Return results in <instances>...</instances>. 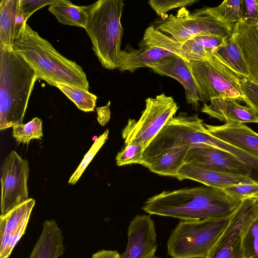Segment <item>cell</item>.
I'll list each match as a JSON object with an SVG mask.
<instances>
[{"label":"cell","instance_id":"obj_28","mask_svg":"<svg viewBox=\"0 0 258 258\" xmlns=\"http://www.w3.org/2000/svg\"><path fill=\"white\" fill-rule=\"evenodd\" d=\"M12 136L18 144H28L33 139L41 140L42 121L38 117H34L26 124L19 123L13 127Z\"/></svg>","mask_w":258,"mask_h":258},{"label":"cell","instance_id":"obj_35","mask_svg":"<svg viewBox=\"0 0 258 258\" xmlns=\"http://www.w3.org/2000/svg\"><path fill=\"white\" fill-rule=\"evenodd\" d=\"M241 21L249 25H258V0H242Z\"/></svg>","mask_w":258,"mask_h":258},{"label":"cell","instance_id":"obj_15","mask_svg":"<svg viewBox=\"0 0 258 258\" xmlns=\"http://www.w3.org/2000/svg\"><path fill=\"white\" fill-rule=\"evenodd\" d=\"M208 134L213 137L258 155V134L245 124L227 122L221 125L204 123Z\"/></svg>","mask_w":258,"mask_h":258},{"label":"cell","instance_id":"obj_22","mask_svg":"<svg viewBox=\"0 0 258 258\" xmlns=\"http://www.w3.org/2000/svg\"><path fill=\"white\" fill-rule=\"evenodd\" d=\"M63 236L53 220L43 222L42 230L29 258H58L64 254Z\"/></svg>","mask_w":258,"mask_h":258},{"label":"cell","instance_id":"obj_18","mask_svg":"<svg viewBox=\"0 0 258 258\" xmlns=\"http://www.w3.org/2000/svg\"><path fill=\"white\" fill-rule=\"evenodd\" d=\"M176 178L179 180L190 179L206 186L221 189L240 183L255 182L247 176L222 173L187 163H184L179 169Z\"/></svg>","mask_w":258,"mask_h":258},{"label":"cell","instance_id":"obj_14","mask_svg":"<svg viewBox=\"0 0 258 258\" xmlns=\"http://www.w3.org/2000/svg\"><path fill=\"white\" fill-rule=\"evenodd\" d=\"M155 73L177 80L183 86L186 101L198 110L199 102H203L200 89L190 67L189 60L176 55L158 64L149 66Z\"/></svg>","mask_w":258,"mask_h":258},{"label":"cell","instance_id":"obj_38","mask_svg":"<svg viewBox=\"0 0 258 258\" xmlns=\"http://www.w3.org/2000/svg\"><path fill=\"white\" fill-rule=\"evenodd\" d=\"M110 102L109 101L107 104L104 106L96 108L98 123L102 126L105 125L110 118Z\"/></svg>","mask_w":258,"mask_h":258},{"label":"cell","instance_id":"obj_33","mask_svg":"<svg viewBox=\"0 0 258 258\" xmlns=\"http://www.w3.org/2000/svg\"><path fill=\"white\" fill-rule=\"evenodd\" d=\"M239 84L243 101L253 110L258 117V85L247 78L240 79Z\"/></svg>","mask_w":258,"mask_h":258},{"label":"cell","instance_id":"obj_13","mask_svg":"<svg viewBox=\"0 0 258 258\" xmlns=\"http://www.w3.org/2000/svg\"><path fill=\"white\" fill-rule=\"evenodd\" d=\"M35 200L29 198L9 213L0 216V258H9L25 233Z\"/></svg>","mask_w":258,"mask_h":258},{"label":"cell","instance_id":"obj_40","mask_svg":"<svg viewBox=\"0 0 258 258\" xmlns=\"http://www.w3.org/2000/svg\"><path fill=\"white\" fill-rule=\"evenodd\" d=\"M151 258H162V257H157V256H153Z\"/></svg>","mask_w":258,"mask_h":258},{"label":"cell","instance_id":"obj_23","mask_svg":"<svg viewBox=\"0 0 258 258\" xmlns=\"http://www.w3.org/2000/svg\"><path fill=\"white\" fill-rule=\"evenodd\" d=\"M190 147L182 146L171 148L155 157L146 167L157 174L176 178L185 163V158Z\"/></svg>","mask_w":258,"mask_h":258},{"label":"cell","instance_id":"obj_27","mask_svg":"<svg viewBox=\"0 0 258 258\" xmlns=\"http://www.w3.org/2000/svg\"><path fill=\"white\" fill-rule=\"evenodd\" d=\"M55 87L84 112L93 111L97 97L88 90L63 83L56 82Z\"/></svg>","mask_w":258,"mask_h":258},{"label":"cell","instance_id":"obj_39","mask_svg":"<svg viewBox=\"0 0 258 258\" xmlns=\"http://www.w3.org/2000/svg\"><path fill=\"white\" fill-rule=\"evenodd\" d=\"M120 254L116 250H101L94 253L91 258H119Z\"/></svg>","mask_w":258,"mask_h":258},{"label":"cell","instance_id":"obj_5","mask_svg":"<svg viewBox=\"0 0 258 258\" xmlns=\"http://www.w3.org/2000/svg\"><path fill=\"white\" fill-rule=\"evenodd\" d=\"M233 213L222 218L181 220L168 239V254L171 258H206Z\"/></svg>","mask_w":258,"mask_h":258},{"label":"cell","instance_id":"obj_11","mask_svg":"<svg viewBox=\"0 0 258 258\" xmlns=\"http://www.w3.org/2000/svg\"><path fill=\"white\" fill-rule=\"evenodd\" d=\"M184 163L250 178L252 174L250 166L237 157L226 151L210 146L191 147L187 153Z\"/></svg>","mask_w":258,"mask_h":258},{"label":"cell","instance_id":"obj_17","mask_svg":"<svg viewBox=\"0 0 258 258\" xmlns=\"http://www.w3.org/2000/svg\"><path fill=\"white\" fill-rule=\"evenodd\" d=\"M201 111L221 121L258 123V117L248 106L239 104L231 98H215L210 104L204 103Z\"/></svg>","mask_w":258,"mask_h":258},{"label":"cell","instance_id":"obj_3","mask_svg":"<svg viewBox=\"0 0 258 258\" xmlns=\"http://www.w3.org/2000/svg\"><path fill=\"white\" fill-rule=\"evenodd\" d=\"M37 80L35 70L11 48L0 47V130L22 123Z\"/></svg>","mask_w":258,"mask_h":258},{"label":"cell","instance_id":"obj_6","mask_svg":"<svg viewBox=\"0 0 258 258\" xmlns=\"http://www.w3.org/2000/svg\"><path fill=\"white\" fill-rule=\"evenodd\" d=\"M235 24L223 20L216 7H205L190 13L185 8L176 15L171 14L155 27L175 40L182 43L201 35H213L228 38Z\"/></svg>","mask_w":258,"mask_h":258},{"label":"cell","instance_id":"obj_36","mask_svg":"<svg viewBox=\"0 0 258 258\" xmlns=\"http://www.w3.org/2000/svg\"><path fill=\"white\" fill-rule=\"evenodd\" d=\"M54 0H20L21 8L27 20L37 10L47 5H50Z\"/></svg>","mask_w":258,"mask_h":258},{"label":"cell","instance_id":"obj_26","mask_svg":"<svg viewBox=\"0 0 258 258\" xmlns=\"http://www.w3.org/2000/svg\"><path fill=\"white\" fill-rule=\"evenodd\" d=\"M241 236L244 258H258L257 203L256 207L247 217L242 227Z\"/></svg>","mask_w":258,"mask_h":258},{"label":"cell","instance_id":"obj_20","mask_svg":"<svg viewBox=\"0 0 258 258\" xmlns=\"http://www.w3.org/2000/svg\"><path fill=\"white\" fill-rule=\"evenodd\" d=\"M26 23L20 0H2L0 3V47L11 48Z\"/></svg>","mask_w":258,"mask_h":258},{"label":"cell","instance_id":"obj_10","mask_svg":"<svg viewBox=\"0 0 258 258\" xmlns=\"http://www.w3.org/2000/svg\"><path fill=\"white\" fill-rule=\"evenodd\" d=\"M28 161L12 151L1 166V216H3L29 198L27 181Z\"/></svg>","mask_w":258,"mask_h":258},{"label":"cell","instance_id":"obj_37","mask_svg":"<svg viewBox=\"0 0 258 258\" xmlns=\"http://www.w3.org/2000/svg\"><path fill=\"white\" fill-rule=\"evenodd\" d=\"M192 39L200 45L212 52L223 45L226 39V38L213 35H201Z\"/></svg>","mask_w":258,"mask_h":258},{"label":"cell","instance_id":"obj_25","mask_svg":"<svg viewBox=\"0 0 258 258\" xmlns=\"http://www.w3.org/2000/svg\"><path fill=\"white\" fill-rule=\"evenodd\" d=\"M212 53L223 63L244 78L249 73L240 47L232 33L223 45L215 49Z\"/></svg>","mask_w":258,"mask_h":258},{"label":"cell","instance_id":"obj_19","mask_svg":"<svg viewBox=\"0 0 258 258\" xmlns=\"http://www.w3.org/2000/svg\"><path fill=\"white\" fill-rule=\"evenodd\" d=\"M233 34L240 47L251 81L258 85V25L235 24Z\"/></svg>","mask_w":258,"mask_h":258},{"label":"cell","instance_id":"obj_7","mask_svg":"<svg viewBox=\"0 0 258 258\" xmlns=\"http://www.w3.org/2000/svg\"><path fill=\"white\" fill-rule=\"evenodd\" d=\"M198 114L180 112L171 118L143 152L141 165H147L155 157L174 147L207 146L209 134Z\"/></svg>","mask_w":258,"mask_h":258},{"label":"cell","instance_id":"obj_12","mask_svg":"<svg viewBox=\"0 0 258 258\" xmlns=\"http://www.w3.org/2000/svg\"><path fill=\"white\" fill-rule=\"evenodd\" d=\"M127 244L119 258H151L157 249L154 221L150 215H137L127 228Z\"/></svg>","mask_w":258,"mask_h":258},{"label":"cell","instance_id":"obj_30","mask_svg":"<svg viewBox=\"0 0 258 258\" xmlns=\"http://www.w3.org/2000/svg\"><path fill=\"white\" fill-rule=\"evenodd\" d=\"M116 155L115 160L118 166L132 164H142V157L145 148L141 144L128 143Z\"/></svg>","mask_w":258,"mask_h":258},{"label":"cell","instance_id":"obj_32","mask_svg":"<svg viewBox=\"0 0 258 258\" xmlns=\"http://www.w3.org/2000/svg\"><path fill=\"white\" fill-rule=\"evenodd\" d=\"M197 2V0H150L148 4L156 14L164 19L169 11L190 6Z\"/></svg>","mask_w":258,"mask_h":258},{"label":"cell","instance_id":"obj_41","mask_svg":"<svg viewBox=\"0 0 258 258\" xmlns=\"http://www.w3.org/2000/svg\"><path fill=\"white\" fill-rule=\"evenodd\" d=\"M257 212H258V198H257Z\"/></svg>","mask_w":258,"mask_h":258},{"label":"cell","instance_id":"obj_16","mask_svg":"<svg viewBox=\"0 0 258 258\" xmlns=\"http://www.w3.org/2000/svg\"><path fill=\"white\" fill-rule=\"evenodd\" d=\"M136 49L128 44L120 53L118 69L131 73L144 67L155 65L177 55L161 48L139 43Z\"/></svg>","mask_w":258,"mask_h":258},{"label":"cell","instance_id":"obj_4","mask_svg":"<svg viewBox=\"0 0 258 258\" xmlns=\"http://www.w3.org/2000/svg\"><path fill=\"white\" fill-rule=\"evenodd\" d=\"M124 5L122 0H99L87 6L89 18L85 30L99 61L108 70L118 68Z\"/></svg>","mask_w":258,"mask_h":258},{"label":"cell","instance_id":"obj_21","mask_svg":"<svg viewBox=\"0 0 258 258\" xmlns=\"http://www.w3.org/2000/svg\"><path fill=\"white\" fill-rule=\"evenodd\" d=\"M244 222L240 216L233 217L206 258H244L241 236Z\"/></svg>","mask_w":258,"mask_h":258},{"label":"cell","instance_id":"obj_8","mask_svg":"<svg viewBox=\"0 0 258 258\" xmlns=\"http://www.w3.org/2000/svg\"><path fill=\"white\" fill-rule=\"evenodd\" d=\"M189 62L204 103L215 98H231L243 101L239 81L244 77L213 53L207 60Z\"/></svg>","mask_w":258,"mask_h":258},{"label":"cell","instance_id":"obj_2","mask_svg":"<svg viewBox=\"0 0 258 258\" xmlns=\"http://www.w3.org/2000/svg\"><path fill=\"white\" fill-rule=\"evenodd\" d=\"M11 49L35 70L37 79L54 86L60 82L88 90L89 82L82 68L61 55L27 23Z\"/></svg>","mask_w":258,"mask_h":258},{"label":"cell","instance_id":"obj_29","mask_svg":"<svg viewBox=\"0 0 258 258\" xmlns=\"http://www.w3.org/2000/svg\"><path fill=\"white\" fill-rule=\"evenodd\" d=\"M109 130L107 129L95 140L90 149L85 155L77 169L70 178L68 181L69 184L74 185L77 183L95 155L107 140Z\"/></svg>","mask_w":258,"mask_h":258},{"label":"cell","instance_id":"obj_24","mask_svg":"<svg viewBox=\"0 0 258 258\" xmlns=\"http://www.w3.org/2000/svg\"><path fill=\"white\" fill-rule=\"evenodd\" d=\"M49 11L64 25L82 27L87 26L89 14L87 6H79L67 0H54Z\"/></svg>","mask_w":258,"mask_h":258},{"label":"cell","instance_id":"obj_34","mask_svg":"<svg viewBox=\"0 0 258 258\" xmlns=\"http://www.w3.org/2000/svg\"><path fill=\"white\" fill-rule=\"evenodd\" d=\"M223 190L232 199L241 202L258 194V183H240L225 187Z\"/></svg>","mask_w":258,"mask_h":258},{"label":"cell","instance_id":"obj_31","mask_svg":"<svg viewBox=\"0 0 258 258\" xmlns=\"http://www.w3.org/2000/svg\"><path fill=\"white\" fill-rule=\"evenodd\" d=\"M242 0H226L216 7L221 17L225 21L235 24L242 20Z\"/></svg>","mask_w":258,"mask_h":258},{"label":"cell","instance_id":"obj_1","mask_svg":"<svg viewBox=\"0 0 258 258\" xmlns=\"http://www.w3.org/2000/svg\"><path fill=\"white\" fill-rule=\"evenodd\" d=\"M241 202L223 189L205 185L163 191L148 199L142 209L150 215L195 220L228 217Z\"/></svg>","mask_w":258,"mask_h":258},{"label":"cell","instance_id":"obj_9","mask_svg":"<svg viewBox=\"0 0 258 258\" xmlns=\"http://www.w3.org/2000/svg\"><path fill=\"white\" fill-rule=\"evenodd\" d=\"M145 102L139 120L128 119L122 131L124 144H141L145 149L179 109L173 98L164 93L147 98Z\"/></svg>","mask_w":258,"mask_h":258}]
</instances>
